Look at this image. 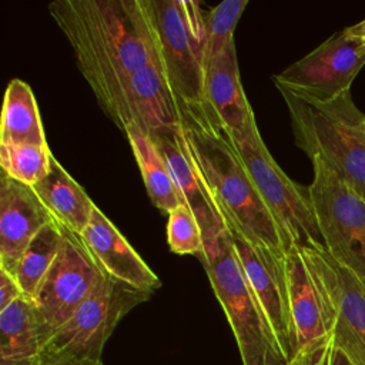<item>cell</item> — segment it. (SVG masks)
<instances>
[{"label":"cell","instance_id":"9c48e42d","mask_svg":"<svg viewBox=\"0 0 365 365\" xmlns=\"http://www.w3.org/2000/svg\"><path fill=\"white\" fill-rule=\"evenodd\" d=\"M94 96L104 114L123 131L135 125L153 137L182 125L181 107L160 63L145 66Z\"/></svg>","mask_w":365,"mask_h":365},{"label":"cell","instance_id":"d6986e66","mask_svg":"<svg viewBox=\"0 0 365 365\" xmlns=\"http://www.w3.org/2000/svg\"><path fill=\"white\" fill-rule=\"evenodd\" d=\"M53 334L34 302L20 297L0 311V365H33Z\"/></svg>","mask_w":365,"mask_h":365},{"label":"cell","instance_id":"6da1fadb","mask_svg":"<svg viewBox=\"0 0 365 365\" xmlns=\"http://www.w3.org/2000/svg\"><path fill=\"white\" fill-rule=\"evenodd\" d=\"M48 13L94 94L160 63L144 0H56Z\"/></svg>","mask_w":365,"mask_h":365},{"label":"cell","instance_id":"ac0fdd59","mask_svg":"<svg viewBox=\"0 0 365 365\" xmlns=\"http://www.w3.org/2000/svg\"><path fill=\"white\" fill-rule=\"evenodd\" d=\"M204 97L207 110L230 140L241 138L257 124L242 88L234 41L205 67Z\"/></svg>","mask_w":365,"mask_h":365},{"label":"cell","instance_id":"7a4b0ae2","mask_svg":"<svg viewBox=\"0 0 365 365\" xmlns=\"http://www.w3.org/2000/svg\"><path fill=\"white\" fill-rule=\"evenodd\" d=\"M181 114L188 153L227 230L284 254L291 245L212 114L207 108H181Z\"/></svg>","mask_w":365,"mask_h":365},{"label":"cell","instance_id":"4fadbf2b","mask_svg":"<svg viewBox=\"0 0 365 365\" xmlns=\"http://www.w3.org/2000/svg\"><path fill=\"white\" fill-rule=\"evenodd\" d=\"M289 308L297 336V354L322 346L332 335L334 312L322 279L305 248L285 251Z\"/></svg>","mask_w":365,"mask_h":365},{"label":"cell","instance_id":"83f0119b","mask_svg":"<svg viewBox=\"0 0 365 365\" xmlns=\"http://www.w3.org/2000/svg\"><path fill=\"white\" fill-rule=\"evenodd\" d=\"M20 297H23V294L14 278L9 272L0 269V311L6 309Z\"/></svg>","mask_w":365,"mask_h":365},{"label":"cell","instance_id":"ffe728a7","mask_svg":"<svg viewBox=\"0 0 365 365\" xmlns=\"http://www.w3.org/2000/svg\"><path fill=\"white\" fill-rule=\"evenodd\" d=\"M33 190L60 227L78 237L83 234L96 204L54 155L48 173L33 185Z\"/></svg>","mask_w":365,"mask_h":365},{"label":"cell","instance_id":"44dd1931","mask_svg":"<svg viewBox=\"0 0 365 365\" xmlns=\"http://www.w3.org/2000/svg\"><path fill=\"white\" fill-rule=\"evenodd\" d=\"M0 144L48 145L34 93L19 78H13L4 93Z\"/></svg>","mask_w":365,"mask_h":365},{"label":"cell","instance_id":"5b68a950","mask_svg":"<svg viewBox=\"0 0 365 365\" xmlns=\"http://www.w3.org/2000/svg\"><path fill=\"white\" fill-rule=\"evenodd\" d=\"M163 73L185 110H205V16L200 1L144 0Z\"/></svg>","mask_w":365,"mask_h":365},{"label":"cell","instance_id":"f1b7e54d","mask_svg":"<svg viewBox=\"0 0 365 365\" xmlns=\"http://www.w3.org/2000/svg\"><path fill=\"white\" fill-rule=\"evenodd\" d=\"M33 365H103V362L96 364L84 359H77L71 356H64V355H54V354H47L43 352Z\"/></svg>","mask_w":365,"mask_h":365},{"label":"cell","instance_id":"484cf974","mask_svg":"<svg viewBox=\"0 0 365 365\" xmlns=\"http://www.w3.org/2000/svg\"><path fill=\"white\" fill-rule=\"evenodd\" d=\"M167 242L170 250L178 255H195L198 259L204 252L201 227L188 207L180 204L168 214Z\"/></svg>","mask_w":365,"mask_h":365},{"label":"cell","instance_id":"d4e9b609","mask_svg":"<svg viewBox=\"0 0 365 365\" xmlns=\"http://www.w3.org/2000/svg\"><path fill=\"white\" fill-rule=\"evenodd\" d=\"M247 4L248 0H224L205 17L204 70L234 41V30Z\"/></svg>","mask_w":365,"mask_h":365},{"label":"cell","instance_id":"30bf717a","mask_svg":"<svg viewBox=\"0 0 365 365\" xmlns=\"http://www.w3.org/2000/svg\"><path fill=\"white\" fill-rule=\"evenodd\" d=\"M365 66V40L345 29L272 77L277 88L297 97L331 101L349 91Z\"/></svg>","mask_w":365,"mask_h":365},{"label":"cell","instance_id":"e0dca14e","mask_svg":"<svg viewBox=\"0 0 365 365\" xmlns=\"http://www.w3.org/2000/svg\"><path fill=\"white\" fill-rule=\"evenodd\" d=\"M80 238L107 277L150 294L161 287L157 274L97 205Z\"/></svg>","mask_w":365,"mask_h":365},{"label":"cell","instance_id":"8992f818","mask_svg":"<svg viewBox=\"0 0 365 365\" xmlns=\"http://www.w3.org/2000/svg\"><path fill=\"white\" fill-rule=\"evenodd\" d=\"M265 205L289 245L325 250L308 187L292 181L269 154L257 124L238 140H230Z\"/></svg>","mask_w":365,"mask_h":365},{"label":"cell","instance_id":"2e32d148","mask_svg":"<svg viewBox=\"0 0 365 365\" xmlns=\"http://www.w3.org/2000/svg\"><path fill=\"white\" fill-rule=\"evenodd\" d=\"M150 138L167 164L181 204L188 207L195 215L201 227L204 244L211 242L227 230V225L192 163L185 144L182 125Z\"/></svg>","mask_w":365,"mask_h":365},{"label":"cell","instance_id":"8fae6325","mask_svg":"<svg viewBox=\"0 0 365 365\" xmlns=\"http://www.w3.org/2000/svg\"><path fill=\"white\" fill-rule=\"evenodd\" d=\"M104 279L106 274L97 265L83 240L64 230L60 254L33 302L46 325L56 332Z\"/></svg>","mask_w":365,"mask_h":365},{"label":"cell","instance_id":"7402d4cb","mask_svg":"<svg viewBox=\"0 0 365 365\" xmlns=\"http://www.w3.org/2000/svg\"><path fill=\"white\" fill-rule=\"evenodd\" d=\"M124 134L138 164L151 202L168 215L181 201L160 150L153 140L135 125H128Z\"/></svg>","mask_w":365,"mask_h":365},{"label":"cell","instance_id":"4316f807","mask_svg":"<svg viewBox=\"0 0 365 365\" xmlns=\"http://www.w3.org/2000/svg\"><path fill=\"white\" fill-rule=\"evenodd\" d=\"M317 365H354L345 351L334 341L332 336L322 345Z\"/></svg>","mask_w":365,"mask_h":365},{"label":"cell","instance_id":"1f68e13d","mask_svg":"<svg viewBox=\"0 0 365 365\" xmlns=\"http://www.w3.org/2000/svg\"><path fill=\"white\" fill-rule=\"evenodd\" d=\"M364 40H365V37H364Z\"/></svg>","mask_w":365,"mask_h":365},{"label":"cell","instance_id":"52a82bcc","mask_svg":"<svg viewBox=\"0 0 365 365\" xmlns=\"http://www.w3.org/2000/svg\"><path fill=\"white\" fill-rule=\"evenodd\" d=\"M309 160L308 194L325 248L365 285V198L322 157Z\"/></svg>","mask_w":365,"mask_h":365},{"label":"cell","instance_id":"f546056e","mask_svg":"<svg viewBox=\"0 0 365 365\" xmlns=\"http://www.w3.org/2000/svg\"><path fill=\"white\" fill-rule=\"evenodd\" d=\"M321 348H314V349H305V351H299L291 361L288 365H317L318 362V356L321 352Z\"/></svg>","mask_w":365,"mask_h":365},{"label":"cell","instance_id":"7c38bea8","mask_svg":"<svg viewBox=\"0 0 365 365\" xmlns=\"http://www.w3.org/2000/svg\"><path fill=\"white\" fill-rule=\"evenodd\" d=\"M228 232L245 279L259 302L282 352L291 361L297 355V336L289 308L285 252L258 247L237 232Z\"/></svg>","mask_w":365,"mask_h":365},{"label":"cell","instance_id":"ba28073f","mask_svg":"<svg viewBox=\"0 0 365 365\" xmlns=\"http://www.w3.org/2000/svg\"><path fill=\"white\" fill-rule=\"evenodd\" d=\"M150 292L106 275L101 285L53 334L44 352L100 364L104 345L118 322Z\"/></svg>","mask_w":365,"mask_h":365},{"label":"cell","instance_id":"603a6c76","mask_svg":"<svg viewBox=\"0 0 365 365\" xmlns=\"http://www.w3.org/2000/svg\"><path fill=\"white\" fill-rule=\"evenodd\" d=\"M64 241V228L56 221L46 225L27 245L10 274L23 297L34 301L46 275L57 259Z\"/></svg>","mask_w":365,"mask_h":365},{"label":"cell","instance_id":"277c9868","mask_svg":"<svg viewBox=\"0 0 365 365\" xmlns=\"http://www.w3.org/2000/svg\"><path fill=\"white\" fill-rule=\"evenodd\" d=\"M200 261L232 329L242 365H288L289 361L245 279L228 230L204 244Z\"/></svg>","mask_w":365,"mask_h":365},{"label":"cell","instance_id":"cb8c5ba5","mask_svg":"<svg viewBox=\"0 0 365 365\" xmlns=\"http://www.w3.org/2000/svg\"><path fill=\"white\" fill-rule=\"evenodd\" d=\"M53 154L48 145L0 144V165L10 178L33 187L46 177Z\"/></svg>","mask_w":365,"mask_h":365},{"label":"cell","instance_id":"4dcf8cb0","mask_svg":"<svg viewBox=\"0 0 365 365\" xmlns=\"http://www.w3.org/2000/svg\"><path fill=\"white\" fill-rule=\"evenodd\" d=\"M345 30L352 34V36H356V37H361L364 38L365 37V20L356 23V24H352L349 27H345Z\"/></svg>","mask_w":365,"mask_h":365},{"label":"cell","instance_id":"9a60e30c","mask_svg":"<svg viewBox=\"0 0 365 365\" xmlns=\"http://www.w3.org/2000/svg\"><path fill=\"white\" fill-rule=\"evenodd\" d=\"M53 217L33 187L1 171L0 178V269L11 274L31 240Z\"/></svg>","mask_w":365,"mask_h":365},{"label":"cell","instance_id":"5bb4252c","mask_svg":"<svg viewBox=\"0 0 365 365\" xmlns=\"http://www.w3.org/2000/svg\"><path fill=\"white\" fill-rule=\"evenodd\" d=\"M314 262L334 312V341L354 365H365V285L325 250L305 248Z\"/></svg>","mask_w":365,"mask_h":365},{"label":"cell","instance_id":"3957f363","mask_svg":"<svg viewBox=\"0 0 365 365\" xmlns=\"http://www.w3.org/2000/svg\"><path fill=\"white\" fill-rule=\"evenodd\" d=\"M278 90L289 111L295 144L308 158L322 157L365 198V114L354 104L351 91L322 103Z\"/></svg>","mask_w":365,"mask_h":365}]
</instances>
